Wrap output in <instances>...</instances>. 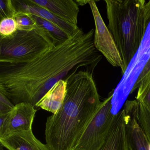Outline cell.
<instances>
[{"label":"cell","mask_w":150,"mask_h":150,"mask_svg":"<svg viewBox=\"0 0 150 150\" xmlns=\"http://www.w3.org/2000/svg\"><path fill=\"white\" fill-rule=\"evenodd\" d=\"M95 30L79 28L69 39L27 62L0 63V93L16 105L38 103L60 80L81 67L93 72L101 55L94 43Z\"/></svg>","instance_id":"cell-1"},{"label":"cell","mask_w":150,"mask_h":150,"mask_svg":"<svg viewBox=\"0 0 150 150\" xmlns=\"http://www.w3.org/2000/svg\"><path fill=\"white\" fill-rule=\"evenodd\" d=\"M66 80L64 103L45 124V140L51 150H74L102 103L91 71L75 72Z\"/></svg>","instance_id":"cell-2"},{"label":"cell","mask_w":150,"mask_h":150,"mask_svg":"<svg viewBox=\"0 0 150 150\" xmlns=\"http://www.w3.org/2000/svg\"><path fill=\"white\" fill-rule=\"evenodd\" d=\"M108 28L121 54L125 67L139 48L147 26L145 0H106Z\"/></svg>","instance_id":"cell-3"},{"label":"cell","mask_w":150,"mask_h":150,"mask_svg":"<svg viewBox=\"0 0 150 150\" xmlns=\"http://www.w3.org/2000/svg\"><path fill=\"white\" fill-rule=\"evenodd\" d=\"M59 43L38 26L30 31L17 30L11 35L0 37V63L27 62Z\"/></svg>","instance_id":"cell-4"},{"label":"cell","mask_w":150,"mask_h":150,"mask_svg":"<svg viewBox=\"0 0 150 150\" xmlns=\"http://www.w3.org/2000/svg\"><path fill=\"white\" fill-rule=\"evenodd\" d=\"M113 95L112 91L102 102L74 150H100L105 143L115 118L112 111Z\"/></svg>","instance_id":"cell-5"},{"label":"cell","mask_w":150,"mask_h":150,"mask_svg":"<svg viewBox=\"0 0 150 150\" xmlns=\"http://www.w3.org/2000/svg\"><path fill=\"white\" fill-rule=\"evenodd\" d=\"M96 2L95 1H89L88 3L95 24L94 35L95 46L110 64L115 67H120L124 74L126 70L121 54L112 35L102 18Z\"/></svg>","instance_id":"cell-6"},{"label":"cell","mask_w":150,"mask_h":150,"mask_svg":"<svg viewBox=\"0 0 150 150\" xmlns=\"http://www.w3.org/2000/svg\"><path fill=\"white\" fill-rule=\"evenodd\" d=\"M139 102L137 100L125 103V123L129 150H150L149 143L138 119Z\"/></svg>","instance_id":"cell-7"},{"label":"cell","mask_w":150,"mask_h":150,"mask_svg":"<svg viewBox=\"0 0 150 150\" xmlns=\"http://www.w3.org/2000/svg\"><path fill=\"white\" fill-rule=\"evenodd\" d=\"M37 109L28 103H21L15 106L8 113L5 122L0 127V138L14 132L32 129V124Z\"/></svg>","instance_id":"cell-8"},{"label":"cell","mask_w":150,"mask_h":150,"mask_svg":"<svg viewBox=\"0 0 150 150\" xmlns=\"http://www.w3.org/2000/svg\"><path fill=\"white\" fill-rule=\"evenodd\" d=\"M12 1L16 13L23 12L39 16L55 24L67 33L70 37L74 35L79 28L78 26H75L66 22L47 9L34 4L31 2L30 0H12Z\"/></svg>","instance_id":"cell-9"},{"label":"cell","mask_w":150,"mask_h":150,"mask_svg":"<svg viewBox=\"0 0 150 150\" xmlns=\"http://www.w3.org/2000/svg\"><path fill=\"white\" fill-rule=\"evenodd\" d=\"M31 2L47 9L61 20L78 26L79 12L78 4L73 0H30Z\"/></svg>","instance_id":"cell-10"},{"label":"cell","mask_w":150,"mask_h":150,"mask_svg":"<svg viewBox=\"0 0 150 150\" xmlns=\"http://www.w3.org/2000/svg\"><path fill=\"white\" fill-rule=\"evenodd\" d=\"M1 145L8 150H51L33 134L32 129L12 133L0 138Z\"/></svg>","instance_id":"cell-11"},{"label":"cell","mask_w":150,"mask_h":150,"mask_svg":"<svg viewBox=\"0 0 150 150\" xmlns=\"http://www.w3.org/2000/svg\"><path fill=\"white\" fill-rule=\"evenodd\" d=\"M100 150H129L125 130L124 110L116 114L110 132Z\"/></svg>","instance_id":"cell-12"},{"label":"cell","mask_w":150,"mask_h":150,"mask_svg":"<svg viewBox=\"0 0 150 150\" xmlns=\"http://www.w3.org/2000/svg\"><path fill=\"white\" fill-rule=\"evenodd\" d=\"M67 86L66 79L58 81L38 103L36 108H40L55 114L64 103L66 94Z\"/></svg>","instance_id":"cell-13"},{"label":"cell","mask_w":150,"mask_h":150,"mask_svg":"<svg viewBox=\"0 0 150 150\" xmlns=\"http://www.w3.org/2000/svg\"><path fill=\"white\" fill-rule=\"evenodd\" d=\"M32 16L37 23L38 26L45 30L59 43L65 42L71 37L67 33L50 22L37 16L34 15Z\"/></svg>","instance_id":"cell-14"},{"label":"cell","mask_w":150,"mask_h":150,"mask_svg":"<svg viewBox=\"0 0 150 150\" xmlns=\"http://www.w3.org/2000/svg\"><path fill=\"white\" fill-rule=\"evenodd\" d=\"M136 100L150 110V70L139 82Z\"/></svg>","instance_id":"cell-15"},{"label":"cell","mask_w":150,"mask_h":150,"mask_svg":"<svg viewBox=\"0 0 150 150\" xmlns=\"http://www.w3.org/2000/svg\"><path fill=\"white\" fill-rule=\"evenodd\" d=\"M13 18L16 22L18 30L30 31L38 27L31 14L23 12H16Z\"/></svg>","instance_id":"cell-16"},{"label":"cell","mask_w":150,"mask_h":150,"mask_svg":"<svg viewBox=\"0 0 150 150\" xmlns=\"http://www.w3.org/2000/svg\"><path fill=\"white\" fill-rule=\"evenodd\" d=\"M138 119L147 138L150 150V110L141 103L139 102Z\"/></svg>","instance_id":"cell-17"},{"label":"cell","mask_w":150,"mask_h":150,"mask_svg":"<svg viewBox=\"0 0 150 150\" xmlns=\"http://www.w3.org/2000/svg\"><path fill=\"white\" fill-rule=\"evenodd\" d=\"M17 30V24L14 18H6L1 20V37L11 35Z\"/></svg>","instance_id":"cell-18"},{"label":"cell","mask_w":150,"mask_h":150,"mask_svg":"<svg viewBox=\"0 0 150 150\" xmlns=\"http://www.w3.org/2000/svg\"><path fill=\"white\" fill-rule=\"evenodd\" d=\"M16 13L12 0H0L1 20L6 18H13Z\"/></svg>","instance_id":"cell-19"},{"label":"cell","mask_w":150,"mask_h":150,"mask_svg":"<svg viewBox=\"0 0 150 150\" xmlns=\"http://www.w3.org/2000/svg\"><path fill=\"white\" fill-rule=\"evenodd\" d=\"M15 106L6 96L0 93V114L9 113L13 110Z\"/></svg>","instance_id":"cell-20"},{"label":"cell","mask_w":150,"mask_h":150,"mask_svg":"<svg viewBox=\"0 0 150 150\" xmlns=\"http://www.w3.org/2000/svg\"><path fill=\"white\" fill-rule=\"evenodd\" d=\"M150 70V58L149 59L147 62H146V64L143 67V70L141 71V72L139 75L137 79L136 80V82L135 84L133 85L132 87V89L131 90L130 94L132 93L134 90H136L137 88H138L139 84V82H140L141 80L143 79V77L149 71V70Z\"/></svg>","instance_id":"cell-21"},{"label":"cell","mask_w":150,"mask_h":150,"mask_svg":"<svg viewBox=\"0 0 150 150\" xmlns=\"http://www.w3.org/2000/svg\"><path fill=\"white\" fill-rule=\"evenodd\" d=\"M144 18L146 25L147 26L150 23V1L144 6Z\"/></svg>","instance_id":"cell-22"},{"label":"cell","mask_w":150,"mask_h":150,"mask_svg":"<svg viewBox=\"0 0 150 150\" xmlns=\"http://www.w3.org/2000/svg\"><path fill=\"white\" fill-rule=\"evenodd\" d=\"M76 2L78 6H84L86 4L89 3V1H76Z\"/></svg>","instance_id":"cell-23"},{"label":"cell","mask_w":150,"mask_h":150,"mask_svg":"<svg viewBox=\"0 0 150 150\" xmlns=\"http://www.w3.org/2000/svg\"><path fill=\"white\" fill-rule=\"evenodd\" d=\"M0 150H4L3 148V146L1 145V147H0Z\"/></svg>","instance_id":"cell-24"}]
</instances>
